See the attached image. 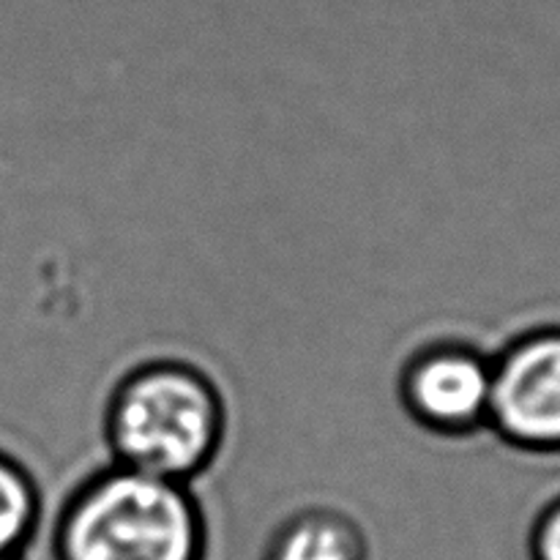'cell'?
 I'll return each mask as SVG.
<instances>
[{
  "mask_svg": "<svg viewBox=\"0 0 560 560\" xmlns=\"http://www.w3.org/2000/svg\"><path fill=\"white\" fill-rule=\"evenodd\" d=\"M189 485L115 463L80 487L55 528V560H206Z\"/></svg>",
  "mask_w": 560,
  "mask_h": 560,
  "instance_id": "cell-1",
  "label": "cell"
},
{
  "mask_svg": "<svg viewBox=\"0 0 560 560\" xmlns=\"http://www.w3.org/2000/svg\"><path fill=\"white\" fill-rule=\"evenodd\" d=\"M487 427L528 454H560V326L514 337L492 359Z\"/></svg>",
  "mask_w": 560,
  "mask_h": 560,
  "instance_id": "cell-3",
  "label": "cell"
},
{
  "mask_svg": "<svg viewBox=\"0 0 560 560\" xmlns=\"http://www.w3.org/2000/svg\"><path fill=\"white\" fill-rule=\"evenodd\" d=\"M492 359L468 345H435L419 350L399 377L408 413L430 432L463 438L487 427Z\"/></svg>",
  "mask_w": 560,
  "mask_h": 560,
  "instance_id": "cell-4",
  "label": "cell"
},
{
  "mask_svg": "<svg viewBox=\"0 0 560 560\" xmlns=\"http://www.w3.org/2000/svg\"><path fill=\"white\" fill-rule=\"evenodd\" d=\"M262 560H370V545L353 517L331 506H310L268 536Z\"/></svg>",
  "mask_w": 560,
  "mask_h": 560,
  "instance_id": "cell-5",
  "label": "cell"
},
{
  "mask_svg": "<svg viewBox=\"0 0 560 560\" xmlns=\"http://www.w3.org/2000/svg\"><path fill=\"white\" fill-rule=\"evenodd\" d=\"M222 438V394L191 364H142L109 397L107 441L126 468L189 485L217 459Z\"/></svg>",
  "mask_w": 560,
  "mask_h": 560,
  "instance_id": "cell-2",
  "label": "cell"
},
{
  "mask_svg": "<svg viewBox=\"0 0 560 560\" xmlns=\"http://www.w3.org/2000/svg\"><path fill=\"white\" fill-rule=\"evenodd\" d=\"M530 560H560V495L547 503L528 534Z\"/></svg>",
  "mask_w": 560,
  "mask_h": 560,
  "instance_id": "cell-7",
  "label": "cell"
},
{
  "mask_svg": "<svg viewBox=\"0 0 560 560\" xmlns=\"http://www.w3.org/2000/svg\"><path fill=\"white\" fill-rule=\"evenodd\" d=\"M0 560H25L20 556V552H5V556H0Z\"/></svg>",
  "mask_w": 560,
  "mask_h": 560,
  "instance_id": "cell-8",
  "label": "cell"
},
{
  "mask_svg": "<svg viewBox=\"0 0 560 560\" xmlns=\"http://www.w3.org/2000/svg\"><path fill=\"white\" fill-rule=\"evenodd\" d=\"M42 517L38 490L16 459L0 454V556L20 552Z\"/></svg>",
  "mask_w": 560,
  "mask_h": 560,
  "instance_id": "cell-6",
  "label": "cell"
}]
</instances>
